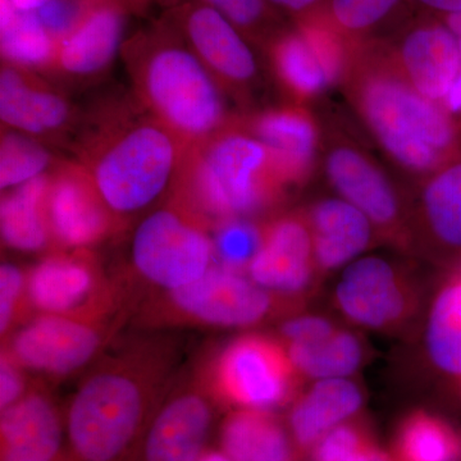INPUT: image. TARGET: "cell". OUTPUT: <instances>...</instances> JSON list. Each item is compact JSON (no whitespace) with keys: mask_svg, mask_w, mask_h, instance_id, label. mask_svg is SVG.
I'll use <instances>...</instances> for the list:
<instances>
[{"mask_svg":"<svg viewBox=\"0 0 461 461\" xmlns=\"http://www.w3.org/2000/svg\"><path fill=\"white\" fill-rule=\"evenodd\" d=\"M178 336L151 332L112 344L65 411V461H135L149 423L184 363Z\"/></svg>","mask_w":461,"mask_h":461,"instance_id":"6da1fadb","label":"cell"},{"mask_svg":"<svg viewBox=\"0 0 461 461\" xmlns=\"http://www.w3.org/2000/svg\"><path fill=\"white\" fill-rule=\"evenodd\" d=\"M187 148L131 91L85 109L68 149L129 229L169 198Z\"/></svg>","mask_w":461,"mask_h":461,"instance_id":"7a4b0ae2","label":"cell"},{"mask_svg":"<svg viewBox=\"0 0 461 461\" xmlns=\"http://www.w3.org/2000/svg\"><path fill=\"white\" fill-rule=\"evenodd\" d=\"M121 57L138 102L189 147L238 118L226 91L165 18L127 38Z\"/></svg>","mask_w":461,"mask_h":461,"instance_id":"3957f363","label":"cell"},{"mask_svg":"<svg viewBox=\"0 0 461 461\" xmlns=\"http://www.w3.org/2000/svg\"><path fill=\"white\" fill-rule=\"evenodd\" d=\"M285 187L267 149L236 118L187 148L168 199L213 230L226 221L268 213L280 204Z\"/></svg>","mask_w":461,"mask_h":461,"instance_id":"277c9868","label":"cell"},{"mask_svg":"<svg viewBox=\"0 0 461 461\" xmlns=\"http://www.w3.org/2000/svg\"><path fill=\"white\" fill-rule=\"evenodd\" d=\"M362 65L355 76V102L388 156L417 175H432L456 158L457 129L439 103L418 93L386 62Z\"/></svg>","mask_w":461,"mask_h":461,"instance_id":"5b68a950","label":"cell"},{"mask_svg":"<svg viewBox=\"0 0 461 461\" xmlns=\"http://www.w3.org/2000/svg\"><path fill=\"white\" fill-rule=\"evenodd\" d=\"M305 304L266 290L241 273L213 267L189 286L153 291L136 306L133 323L147 330L253 329L302 313Z\"/></svg>","mask_w":461,"mask_h":461,"instance_id":"8992f818","label":"cell"},{"mask_svg":"<svg viewBox=\"0 0 461 461\" xmlns=\"http://www.w3.org/2000/svg\"><path fill=\"white\" fill-rule=\"evenodd\" d=\"M129 259L153 291L189 286L214 267L213 230L167 199L132 224Z\"/></svg>","mask_w":461,"mask_h":461,"instance_id":"52a82bcc","label":"cell"},{"mask_svg":"<svg viewBox=\"0 0 461 461\" xmlns=\"http://www.w3.org/2000/svg\"><path fill=\"white\" fill-rule=\"evenodd\" d=\"M204 371L218 403L233 409L272 411L291 405L304 379L280 339L264 333L232 339Z\"/></svg>","mask_w":461,"mask_h":461,"instance_id":"ba28073f","label":"cell"},{"mask_svg":"<svg viewBox=\"0 0 461 461\" xmlns=\"http://www.w3.org/2000/svg\"><path fill=\"white\" fill-rule=\"evenodd\" d=\"M132 312L113 317L32 314L2 344L27 373L62 379L90 368L113 344Z\"/></svg>","mask_w":461,"mask_h":461,"instance_id":"9c48e42d","label":"cell"},{"mask_svg":"<svg viewBox=\"0 0 461 461\" xmlns=\"http://www.w3.org/2000/svg\"><path fill=\"white\" fill-rule=\"evenodd\" d=\"M126 281L108 277L95 250H54L27 271L32 314L113 317L135 311Z\"/></svg>","mask_w":461,"mask_h":461,"instance_id":"30bf717a","label":"cell"},{"mask_svg":"<svg viewBox=\"0 0 461 461\" xmlns=\"http://www.w3.org/2000/svg\"><path fill=\"white\" fill-rule=\"evenodd\" d=\"M220 405L206 381L204 366L185 368L158 406L135 461H199Z\"/></svg>","mask_w":461,"mask_h":461,"instance_id":"8fae6325","label":"cell"},{"mask_svg":"<svg viewBox=\"0 0 461 461\" xmlns=\"http://www.w3.org/2000/svg\"><path fill=\"white\" fill-rule=\"evenodd\" d=\"M335 304L357 326L399 333L420 313V288L402 269L384 258H360L342 273Z\"/></svg>","mask_w":461,"mask_h":461,"instance_id":"7c38bea8","label":"cell"},{"mask_svg":"<svg viewBox=\"0 0 461 461\" xmlns=\"http://www.w3.org/2000/svg\"><path fill=\"white\" fill-rule=\"evenodd\" d=\"M162 17L178 32L227 95L242 98L259 81L253 44L238 27L211 7L184 2L165 8Z\"/></svg>","mask_w":461,"mask_h":461,"instance_id":"4fadbf2b","label":"cell"},{"mask_svg":"<svg viewBox=\"0 0 461 461\" xmlns=\"http://www.w3.org/2000/svg\"><path fill=\"white\" fill-rule=\"evenodd\" d=\"M83 109L65 87L33 69L2 62L0 120L2 126L26 133L50 147L69 148Z\"/></svg>","mask_w":461,"mask_h":461,"instance_id":"5bb4252c","label":"cell"},{"mask_svg":"<svg viewBox=\"0 0 461 461\" xmlns=\"http://www.w3.org/2000/svg\"><path fill=\"white\" fill-rule=\"evenodd\" d=\"M48 211L56 250H95L129 230L75 159L63 160L50 173Z\"/></svg>","mask_w":461,"mask_h":461,"instance_id":"9a60e30c","label":"cell"},{"mask_svg":"<svg viewBox=\"0 0 461 461\" xmlns=\"http://www.w3.org/2000/svg\"><path fill=\"white\" fill-rule=\"evenodd\" d=\"M326 171L339 198L362 211L377 235L403 251L415 244L414 218L381 169L357 149L341 145L327 156Z\"/></svg>","mask_w":461,"mask_h":461,"instance_id":"2e32d148","label":"cell"},{"mask_svg":"<svg viewBox=\"0 0 461 461\" xmlns=\"http://www.w3.org/2000/svg\"><path fill=\"white\" fill-rule=\"evenodd\" d=\"M266 50L285 89L300 99L317 95L338 81L348 60L345 39L318 18L284 30Z\"/></svg>","mask_w":461,"mask_h":461,"instance_id":"e0dca14e","label":"cell"},{"mask_svg":"<svg viewBox=\"0 0 461 461\" xmlns=\"http://www.w3.org/2000/svg\"><path fill=\"white\" fill-rule=\"evenodd\" d=\"M130 14L122 0H99L58 45L48 78L67 90L107 77L121 56Z\"/></svg>","mask_w":461,"mask_h":461,"instance_id":"ac0fdd59","label":"cell"},{"mask_svg":"<svg viewBox=\"0 0 461 461\" xmlns=\"http://www.w3.org/2000/svg\"><path fill=\"white\" fill-rule=\"evenodd\" d=\"M248 275L266 290L306 302L321 275L305 213L276 215L262 223V245Z\"/></svg>","mask_w":461,"mask_h":461,"instance_id":"d6986e66","label":"cell"},{"mask_svg":"<svg viewBox=\"0 0 461 461\" xmlns=\"http://www.w3.org/2000/svg\"><path fill=\"white\" fill-rule=\"evenodd\" d=\"M65 411L42 384L0 415V461H65Z\"/></svg>","mask_w":461,"mask_h":461,"instance_id":"ffe728a7","label":"cell"},{"mask_svg":"<svg viewBox=\"0 0 461 461\" xmlns=\"http://www.w3.org/2000/svg\"><path fill=\"white\" fill-rule=\"evenodd\" d=\"M396 63L418 93L441 104L461 71L459 44L439 18L426 21L403 33Z\"/></svg>","mask_w":461,"mask_h":461,"instance_id":"44dd1931","label":"cell"},{"mask_svg":"<svg viewBox=\"0 0 461 461\" xmlns=\"http://www.w3.org/2000/svg\"><path fill=\"white\" fill-rule=\"evenodd\" d=\"M239 122L262 142L285 186L308 177L318 147V131L311 115L299 108H273L239 118Z\"/></svg>","mask_w":461,"mask_h":461,"instance_id":"7402d4cb","label":"cell"},{"mask_svg":"<svg viewBox=\"0 0 461 461\" xmlns=\"http://www.w3.org/2000/svg\"><path fill=\"white\" fill-rule=\"evenodd\" d=\"M362 388L348 378L320 379L291 402L287 427L304 461L315 444L345 421L359 417Z\"/></svg>","mask_w":461,"mask_h":461,"instance_id":"603a6c76","label":"cell"},{"mask_svg":"<svg viewBox=\"0 0 461 461\" xmlns=\"http://www.w3.org/2000/svg\"><path fill=\"white\" fill-rule=\"evenodd\" d=\"M305 215L321 275L354 262L377 235L369 218L342 198L320 200Z\"/></svg>","mask_w":461,"mask_h":461,"instance_id":"cb8c5ba5","label":"cell"},{"mask_svg":"<svg viewBox=\"0 0 461 461\" xmlns=\"http://www.w3.org/2000/svg\"><path fill=\"white\" fill-rule=\"evenodd\" d=\"M220 439L233 461H304L286 421L272 411L233 409L221 426Z\"/></svg>","mask_w":461,"mask_h":461,"instance_id":"d4e9b609","label":"cell"},{"mask_svg":"<svg viewBox=\"0 0 461 461\" xmlns=\"http://www.w3.org/2000/svg\"><path fill=\"white\" fill-rule=\"evenodd\" d=\"M50 189V173L2 193L3 247L20 253L48 254L56 250L48 211Z\"/></svg>","mask_w":461,"mask_h":461,"instance_id":"484cf974","label":"cell"},{"mask_svg":"<svg viewBox=\"0 0 461 461\" xmlns=\"http://www.w3.org/2000/svg\"><path fill=\"white\" fill-rule=\"evenodd\" d=\"M420 214V223L433 244L448 253H461V158L427 177Z\"/></svg>","mask_w":461,"mask_h":461,"instance_id":"4316f807","label":"cell"},{"mask_svg":"<svg viewBox=\"0 0 461 461\" xmlns=\"http://www.w3.org/2000/svg\"><path fill=\"white\" fill-rule=\"evenodd\" d=\"M2 62L50 75L58 44L33 12L21 11L12 0H0Z\"/></svg>","mask_w":461,"mask_h":461,"instance_id":"83f0119b","label":"cell"},{"mask_svg":"<svg viewBox=\"0 0 461 461\" xmlns=\"http://www.w3.org/2000/svg\"><path fill=\"white\" fill-rule=\"evenodd\" d=\"M303 378H346L366 362V345L353 330H333L326 338L306 344L285 346Z\"/></svg>","mask_w":461,"mask_h":461,"instance_id":"f1b7e54d","label":"cell"},{"mask_svg":"<svg viewBox=\"0 0 461 461\" xmlns=\"http://www.w3.org/2000/svg\"><path fill=\"white\" fill-rule=\"evenodd\" d=\"M393 453L400 461H461V432L438 415L414 411L400 421Z\"/></svg>","mask_w":461,"mask_h":461,"instance_id":"f546056e","label":"cell"},{"mask_svg":"<svg viewBox=\"0 0 461 461\" xmlns=\"http://www.w3.org/2000/svg\"><path fill=\"white\" fill-rule=\"evenodd\" d=\"M427 350L437 368L461 378V273L446 282L430 306Z\"/></svg>","mask_w":461,"mask_h":461,"instance_id":"4dcf8cb0","label":"cell"},{"mask_svg":"<svg viewBox=\"0 0 461 461\" xmlns=\"http://www.w3.org/2000/svg\"><path fill=\"white\" fill-rule=\"evenodd\" d=\"M47 142L2 126L0 141V189H14L21 185L50 175L63 162Z\"/></svg>","mask_w":461,"mask_h":461,"instance_id":"1f68e13d","label":"cell"},{"mask_svg":"<svg viewBox=\"0 0 461 461\" xmlns=\"http://www.w3.org/2000/svg\"><path fill=\"white\" fill-rule=\"evenodd\" d=\"M184 2L202 3L222 14L238 27L256 47H268L269 42L287 27L284 14L268 0H157L163 9Z\"/></svg>","mask_w":461,"mask_h":461,"instance_id":"d6a6232c","label":"cell"},{"mask_svg":"<svg viewBox=\"0 0 461 461\" xmlns=\"http://www.w3.org/2000/svg\"><path fill=\"white\" fill-rule=\"evenodd\" d=\"M405 0H326L318 16L342 38L355 39L377 29Z\"/></svg>","mask_w":461,"mask_h":461,"instance_id":"836d02e7","label":"cell"},{"mask_svg":"<svg viewBox=\"0 0 461 461\" xmlns=\"http://www.w3.org/2000/svg\"><path fill=\"white\" fill-rule=\"evenodd\" d=\"M378 448L371 429L357 417L321 437L305 461H372Z\"/></svg>","mask_w":461,"mask_h":461,"instance_id":"e575fe53","label":"cell"},{"mask_svg":"<svg viewBox=\"0 0 461 461\" xmlns=\"http://www.w3.org/2000/svg\"><path fill=\"white\" fill-rule=\"evenodd\" d=\"M215 259L221 268L247 271L262 245V223L251 220H230L213 230Z\"/></svg>","mask_w":461,"mask_h":461,"instance_id":"d590c367","label":"cell"},{"mask_svg":"<svg viewBox=\"0 0 461 461\" xmlns=\"http://www.w3.org/2000/svg\"><path fill=\"white\" fill-rule=\"evenodd\" d=\"M27 272L14 263L0 267V338L2 344L32 315L27 302Z\"/></svg>","mask_w":461,"mask_h":461,"instance_id":"8d00e7d4","label":"cell"},{"mask_svg":"<svg viewBox=\"0 0 461 461\" xmlns=\"http://www.w3.org/2000/svg\"><path fill=\"white\" fill-rule=\"evenodd\" d=\"M338 329V323L324 315L297 313L280 321L277 338L285 346L306 344L326 338Z\"/></svg>","mask_w":461,"mask_h":461,"instance_id":"74e56055","label":"cell"},{"mask_svg":"<svg viewBox=\"0 0 461 461\" xmlns=\"http://www.w3.org/2000/svg\"><path fill=\"white\" fill-rule=\"evenodd\" d=\"M25 369L20 366L5 351L2 350L0 357V411L20 402L32 390L33 384H29Z\"/></svg>","mask_w":461,"mask_h":461,"instance_id":"f35d334b","label":"cell"},{"mask_svg":"<svg viewBox=\"0 0 461 461\" xmlns=\"http://www.w3.org/2000/svg\"><path fill=\"white\" fill-rule=\"evenodd\" d=\"M269 3L281 12L296 18V23L309 20L320 14L326 0H268Z\"/></svg>","mask_w":461,"mask_h":461,"instance_id":"ab89813d","label":"cell"},{"mask_svg":"<svg viewBox=\"0 0 461 461\" xmlns=\"http://www.w3.org/2000/svg\"><path fill=\"white\" fill-rule=\"evenodd\" d=\"M412 2L432 12L438 18L461 12V0H412Z\"/></svg>","mask_w":461,"mask_h":461,"instance_id":"60d3db41","label":"cell"},{"mask_svg":"<svg viewBox=\"0 0 461 461\" xmlns=\"http://www.w3.org/2000/svg\"><path fill=\"white\" fill-rule=\"evenodd\" d=\"M441 104L451 115H461V71Z\"/></svg>","mask_w":461,"mask_h":461,"instance_id":"b9f144b4","label":"cell"},{"mask_svg":"<svg viewBox=\"0 0 461 461\" xmlns=\"http://www.w3.org/2000/svg\"><path fill=\"white\" fill-rule=\"evenodd\" d=\"M133 16L144 17L157 0H122Z\"/></svg>","mask_w":461,"mask_h":461,"instance_id":"7bdbcfd3","label":"cell"},{"mask_svg":"<svg viewBox=\"0 0 461 461\" xmlns=\"http://www.w3.org/2000/svg\"><path fill=\"white\" fill-rule=\"evenodd\" d=\"M439 20L454 33L457 44H459L461 53V12H459V14H450V16L441 17Z\"/></svg>","mask_w":461,"mask_h":461,"instance_id":"ee69618b","label":"cell"},{"mask_svg":"<svg viewBox=\"0 0 461 461\" xmlns=\"http://www.w3.org/2000/svg\"><path fill=\"white\" fill-rule=\"evenodd\" d=\"M50 2L51 0H12V3H14L18 9L26 12L39 11V9L45 7V5Z\"/></svg>","mask_w":461,"mask_h":461,"instance_id":"f6af8a7d","label":"cell"},{"mask_svg":"<svg viewBox=\"0 0 461 461\" xmlns=\"http://www.w3.org/2000/svg\"><path fill=\"white\" fill-rule=\"evenodd\" d=\"M199 461H233L230 460L223 451H211L208 450L203 455L202 459Z\"/></svg>","mask_w":461,"mask_h":461,"instance_id":"bcb514c9","label":"cell"},{"mask_svg":"<svg viewBox=\"0 0 461 461\" xmlns=\"http://www.w3.org/2000/svg\"><path fill=\"white\" fill-rule=\"evenodd\" d=\"M372 461H400L395 456L393 453H387V451L381 450L378 448L377 453H375V457H373Z\"/></svg>","mask_w":461,"mask_h":461,"instance_id":"7dc6e473","label":"cell"},{"mask_svg":"<svg viewBox=\"0 0 461 461\" xmlns=\"http://www.w3.org/2000/svg\"><path fill=\"white\" fill-rule=\"evenodd\" d=\"M461 273V271H459Z\"/></svg>","mask_w":461,"mask_h":461,"instance_id":"c3c4849f","label":"cell"}]
</instances>
